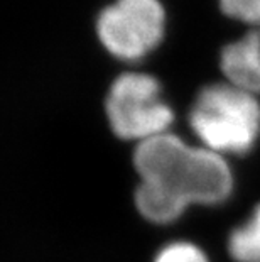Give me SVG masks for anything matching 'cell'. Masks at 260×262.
<instances>
[{
  "instance_id": "9",
  "label": "cell",
  "mask_w": 260,
  "mask_h": 262,
  "mask_svg": "<svg viewBox=\"0 0 260 262\" xmlns=\"http://www.w3.org/2000/svg\"><path fill=\"white\" fill-rule=\"evenodd\" d=\"M218 4L230 19L260 29V0H218Z\"/></svg>"
},
{
  "instance_id": "1",
  "label": "cell",
  "mask_w": 260,
  "mask_h": 262,
  "mask_svg": "<svg viewBox=\"0 0 260 262\" xmlns=\"http://www.w3.org/2000/svg\"><path fill=\"white\" fill-rule=\"evenodd\" d=\"M132 166L139 181L168 189L187 208L221 206L230 202L237 188L230 159L174 132L135 144Z\"/></svg>"
},
{
  "instance_id": "6",
  "label": "cell",
  "mask_w": 260,
  "mask_h": 262,
  "mask_svg": "<svg viewBox=\"0 0 260 262\" xmlns=\"http://www.w3.org/2000/svg\"><path fill=\"white\" fill-rule=\"evenodd\" d=\"M134 205L137 213L147 224L159 227L176 224L187 211V206L173 193L146 181L137 183L134 191Z\"/></svg>"
},
{
  "instance_id": "5",
  "label": "cell",
  "mask_w": 260,
  "mask_h": 262,
  "mask_svg": "<svg viewBox=\"0 0 260 262\" xmlns=\"http://www.w3.org/2000/svg\"><path fill=\"white\" fill-rule=\"evenodd\" d=\"M220 68L226 83L260 97V37L255 29L221 49Z\"/></svg>"
},
{
  "instance_id": "3",
  "label": "cell",
  "mask_w": 260,
  "mask_h": 262,
  "mask_svg": "<svg viewBox=\"0 0 260 262\" xmlns=\"http://www.w3.org/2000/svg\"><path fill=\"white\" fill-rule=\"evenodd\" d=\"M105 114L115 136L135 144L171 132L174 122V110L164 98L162 85L147 73L115 78L105 100Z\"/></svg>"
},
{
  "instance_id": "2",
  "label": "cell",
  "mask_w": 260,
  "mask_h": 262,
  "mask_svg": "<svg viewBox=\"0 0 260 262\" xmlns=\"http://www.w3.org/2000/svg\"><path fill=\"white\" fill-rule=\"evenodd\" d=\"M198 144L226 159L250 154L260 142V100L230 83L201 88L187 114Z\"/></svg>"
},
{
  "instance_id": "4",
  "label": "cell",
  "mask_w": 260,
  "mask_h": 262,
  "mask_svg": "<svg viewBox=\"0 0 260 262\" xmlns=\"http://www.w3.org/2000/svg\"><path fill=\"white\" fill-rule=\"evenodd\" d=\"M164 31L166 10L159 0H117L97 20L100 42L122 61H139L151 54Z\"/></svg>"
},
{
  "instance_id": "8",
  "label": "cell",
  "mask_w": 260,
  "mask_h": 262,
  "mask_svg": "<svg viewBox=\"0 0 260 262\" xmlns=\"http://www.w3.org/2000/svg\"><path fill=\"white\" fill-rule=\"evenodd\" d=\"M152 262H211V259L200 244L178 238L164 244L154 255Z\"/></svg>"
},
{
  "instance_id": "7",
  "label": "cell",
  "mask_w": 260,
  "mask_h": 262,
  "mask_svg": "<svg viewBox=\"0 0 260 262\" xmlns=\"http://www.w3.org/2000/svg\"><path fill=\"white\" fill-rule=\"evenodd\" d=\"M226 254L233 262H260V203L230 230Z\"/></svg>"
}]
</instances>
